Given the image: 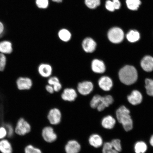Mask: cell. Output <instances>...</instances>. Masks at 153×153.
Masks as SVG:
<instances>
[{
    "label": "cell",
    "mask_w": 153,
    "mask_h": 153,
    "mask_svg": "<svg viewBox=\"0 0 153 153\" xmlns=\"http://www.w3.org/2000/svg\"><path fill=\"white\" fill-rule=\"evenodd\" d=\"M117 120L121 124L124 131H131L133 128V121L131 115L130 110L124 105H122L116 112Z\"/></svg>",
    "instance_id": "cell-1"
},
{
    "label": "cell",
    "mask_w": 153,
    "mask_h": 153,
    "mask_svg": "<svg viewBox=\"0 0 153 153\" xmlns=\"http://www.w3.org/2000/svg\"><path fill=\"white\" fill-rule=\"evenodd\" d=\"M120 81L127 85H132L137 81V71L134 67L127 65L120 70L119 73Z\"/></svg>",
    "instance_id": "cell-2"
},
{
    "label": "cell",
    "mask_w": 153,
    "mask_h": 153,
    "mask_svg": "<svg viewBox=\"0 0 153 153\" xmlns=\"http://www.w3.org/2000/svg\"><path fill=\"white\" fill-rule=\"evenodd\" d=\"M31 130L30 124L24 118H20L17 122L15 129V132L17 134L23 136L29 133Z\"/></svg>",
    "instance_id": "cell-3"
},
{
    "label": "cell",
    "mask_w": 153,
    "mask_h": 153,
    "mask_svg": "<svg viewBox=\"0 0 153 153\" xmlns=\"http://www.w3.org/2000/svg\"><path fill=\"white\" fill-rule=\"evenodd\" d=\"M108 39L111 42L119 43L123 41L124 33L121 28L114 27L111 28L108 33Z\"/></svg>",
    "instance_id": "cell-4"
},
{
    "label": "cell",
    "mask_w": 153,
    "mask_h": 153,
    "mask_svg": "<svg viewBox=\"0 0 153 153\" xmlns=\"http://www.w3.org/2000/svg\"><path fill=\"white\" fill-rule=\"evenodd\" d=\"M17 88L19 90H29L33 86V81L31 78L27 76H21L17 78L16 82Z\"/></svg>",
    "instance_id": "cell-5"
},
{
    "label": "cell",
    "mask_w": 153,
    "mask_h": 153,
    "mask_svg": "<svg viewBox=\"0 0 153 153\" xmlns=\"http://www.w3.org/2000/svg\"><path fill=\"white\" fill-rule=\"evenodd\" d=\"M47 117L49 123L53 125H58L62 120V112L58 108H53L49 111Z\"/></svg>",
    "instance_id": "cell-6"
},
{
    "label": "cell",
    "mask_w": 153,
    "mask_h": 153,
    "mask_svg": "<svg viewBox=\"0 0 153 153\" xmlns=\"http://www.w3.org/2000/svg\"><path fill=\"white\" fill-rule=\"evenodd\" d=\"M42 136L45 142L49 143L55 142L57 138V134L51 126H47L43 128L42 131Z\"/></svg>",
    "instance_id": "cell-7"
},
{
    "label": "cell",
    "mask_w": 153,
    "mask_h": 153,
    "mask_svg": "<svg viewBox=\"0 0 153 153\" xmlns=\"http://www.w3.org/2000/svg\"><path fill=\"white\" fill-rule=\"evenodd\" d=\"M93 89V84L90 81L80 82L77 85L78 92L82 95L87 96L90 94Z\"/></svg>",
    "instance_id": "cell-8"
},
{
    "label": "cell",
    "mask_w": 153,
    "mask_h": 153,
    "mask_svg": "<svg viewBox=\"0 0 153 153\" xmlns=\"http://www.w3.org/2000/svg\"><path fill=\"white\" fill-rule=\"evenodd\" d=\"M97 43L91 37H87L82 41L81 46L85 52L88 53H92L95 51L97 48Z\"/></svg>",
    "instance_id": "cell-9"
},
{
    "label": "cell",
    "mask_w": 153,
    "mask_h": 153,
    "mask_svg": "<svg viewBox=\"0 0 153 153\" xmlns=\"http://www.w3.org/2000/svg\"><path fill=\"white\" fill-rule=\"evenodd\" d=\"M61 97L63 100L73 102L77 98V93L76 90L73 88H67L64 90Z\"/></svg>",
    "instance_id": "cell-10"
},
{
    "label": "cell",
    "mask_w": 153,
    "mask_h": 153,
    "mask_svg": "<svg viewBox=\"0 0 153 153\" xmlns=\"http://www.w3.org/2000/svg\"><path fill=\"white\" fill-rule=\"evenodd\" d=\"M81 149V144L75 140L68 141L65 147L66 153H79Z\"/></svg>",
    "instance_id": "cell-11"
},
{
    "label": "cell",
    "mask_w": 153,
    "mask_h": 153,
    "mask_svg": "<svg viewBox=\"0 0 153 153\" xmlns=\"http://www.w3.org/2000/svg\"><path fill=\"white\" fill-rule=\"evenodd\" d=\"M13 51L14 48L12 42L7 39L0 41V53L9 55L12 53Z\"/></svg>",
    "instance_id": "cell-12"
},
{
    "label": "cell",
    "mask_w": 153,
    "mask_h": 153,
    "mask_svg": "<svg viewBox=\"0 0 153 153\" xmlns=\"http://www.w3.org/2000/svg\"><path fill=\"white\" fill-rule=\"evenodd\" d=\"M38 71L42 77L48 78L50 77L53 73V68L51 65L47 63H42L38 67Z\"/></svg>",
    "instance_id": "cell-13"
},
{
    "label": "cell",
    "mask_w": 153,
    "mask_h": 153,
    "mask_svg": "<svg viewBox=\"0 0 153 153\" xmlns=\"http://www.w3.org/2000/svg\"><path fill=\"white\" fill-rule=\"evenodd\" d=\"M127 100L130 104L133 106H136L142 102L143 95L139 91L134 90L131 92V94L128 96Z\"/></svg>",
    "instance_id": "cell-14"
},
{
    "label": "cell",
    "mask_w": 153,
    "mask_h": 153,
    "mask_svg": "<svg viewBox=\"0 0 153 153\" xmlns=\"http://www.w3.org/2000/svg\"><path fill=\"white\" fill-rule=\"evenodd\" d=\"M114 102L113 97L111 95H107L102 97L101 102L97 106V110L99 112H102L105 108L113 104Z\"/></svg>",
    "instance_id": "cell-15"
},
{
    "label": "cell",
    "mask_w": 153,
    "mask_h": 153,
    "mask_svg": "<svg viewBox=\"0 0 153 153\" xmlns=\"http://www.w3.org/2000/svg\"><path fill=\"white\" fill-rule=\"evenodd\" d=\"M116 120L111 115H107L102 118L101 122V126L106 129L111 130L113 129L115 126Z\"/></svg>",
    "instance_id": "cell-16"
},
{
    "label": "cell",
    "mask_w": 153,
    "mask_h": 153,
    "mask_svg": "<svg viewBox=\"0 0 153 153\" xmlns=\"http://www.w3.org/2000/svg\"><path fill=\"white\" fill-rule=\"evenodd\" d=\"M91 68L93 72L97 74H102L105 72V65L102 61L95 59L91 63Z\"/></svg>",
    "instance_id": "cell-17"
},
{
    "label": "cell",
    "mask_w": 153,
    "mask_h": 153,
    "mask_svg": "<svg viewBox=\"0 0 153 153\" xmlns=\"http://www.w3.org/2000/svg\"><path fill=\"white\" fill-rule=\"evenodd\" d=\"M88 142L90 145L95 148H100L103 144L102 137L97 134H91L89 137Z\"/></svg>",
    "instance_id": "cell-18"
},
{
    "label": "cell",
    "mask_w": 153,
    "mask_h": 153,
    "mask_svg": "<svg viewBox=\"0 0 153 153\" xmlns=\"http://www.w3.org/2000/svg\"><path fill=\"white\" fill-rule=\"evenodd\" d=\"M98 85L101 89L105 91L110 90L113 86V82L111 78L107 76H103L99 79Z\"/></svg>",
    "instance_id": "cell-19"
},
{
    "label": "cell",
    "mask_w": 153,
    "mask_h": 153,
    "mask_svg": "<svg viewBox=\"0 0 153 153\" xmlns=\"http://www.w3.org/2000/svg\"><path fill=\"white\" fill-rule=\"evenodd\" d=\"M141 65L145 71H152L153 70V57L150 56L144 57L141 61Z\"/></svg>",
    "instance_id": "cell-20"
},
{
    "label": "cell",
    "mask_w": 153,
    "mask_h": 153,
    "mask_svg": "<svg viewBox=\"0 0 153 153\" xmlns=\"http://www.w3.org/2000/svg\"><path fill=\"white\" fill-rule=\"evenodd\" d=\"M58 36L61 41L65 43L69 42L72 37L71 32L65 28H62L59 30Z\"/></svg>",
    "instance_id": "cell-21"
},
{
    "label": "cell",
    "mask_w": 153,
    "mask_h": 153,
    "mask_svg": "<svg viewBox=\"0 0 153 153\" xmlns=\"http://www.w3.org/2000/svg\"><path fill=\"white\" fill-rule=\"evenodd\" d=\"M13 148L11 143L7 139L0 141V152L2 153H12Z\"/></svg>",
    "instance_id": "cell-22"
},
{
    "label": "cell",
    "mask_w": 153,
    "mask_h": 153,
    "mask_svg": "<svg viewBox=\"0 0 153 153\" xmlns=\"http://www.w3.org/2000/svg\"><path fill=\"white\" fill-rule=\"evenodd\" d=\"M134 149L135 153H145L148 150V146L144 141H139L135 143Z\"/></svg>",
    "instance_id": "cell-23"
},
{
    "label": "cell",
    "mask_w": 153,
    "mask_h": 153,
    "mask_svg": "<svg viewBox=\"0 0 153 153\" xmlns=\"http://www.w3.org/2000/svg\"><path fill=\"white\" fill-rule=\"evenodd\" d=\"M126 37L130 42L134 43L139 41L140 38V35L137 30H131L128 32Z\"/></svg>",
    "instance_id": "cell-24"
},
{
    "label": "cell",
    "mask_w": 153,
    "mask_h": 153,
    "mask_svg": "<svg viewBox=\"0 0 153 153\" xmlns=\"http://www.w3.org/2000/svg\"><path fill=\"white\" fill-rule=\"evenodd\" d=\"M128 9L132 11L137 10L141 4L140 0H126Z\"/></svg>",
    "instance_id": "cell-25"
},
{
    "label": "cell",
    "mask_w": 153,
    "mask_h": 153,
    "mask_svg": "<svg viewBox=\"0 0 153 153\" xmlns=\"http://www.w3.org/2000/svg\"><path fill=\"white\" fill-rule=\"evenodd\" d=\"M102 153H119L113 148L110 142H106L103 143Z\"/></svg>",
    "instance_id": "cell-26"
},
{
    "label": "cell",
    "mask_w": 153,
    "mask_h": 153,
    "mask_svg": "<svg viewBox=\"0 0 153 153\" xmlns=\"http://www.w3.org/2000/svg\"><path fill=\"white\" fill-rule=\"evenodd\" d=\"M145 82V88L147 94L153 97V79H146Z\"/></svg>",
    "instance_id": "cell-27"
},
{
    "label": "cell",
    "mask_w": 153,
    "mask_h": 153,
    "mask_svg": "<svg viewBox=\"0 0 153 153\" xmlns=\"http://www.w3.org/2000/svg\"><path fill=\"white\" fill-rule=\"evenodd\" d=\"M102 97V96L98 94L94 96L90 102V106L92 108H97L101 102Z\"/></svg>",
    "instance_id": "cell-28"
},
{
    "label": "cell",
    "mask_w": 153,
    "mask_h": 153,
    "mask_svg": "<svg viewBox=\"0 0 153 153\" xmlns=\"http://www.w3.org/2000/svg\"><path fill=\"white\" fill-rule=\"evenodd\" d=\"M85 4L90 9H95L100 5V0H85Z\"/></svg>",
    "instance_id": "cell-29"
},
{
    "label": "cell",
    "mask_w": 153,
    "mask_h": 153,
    "mask_svg": "<svg viewBox=\"0 0 153 153\" xmlns=\"http://www.w3.org/2000/svg\"><path fill=\"white\" fill-rule=\"evenodd\" d=\"M7 64L6 55L0 53V72H3L5 69Z\"/></svg>",
    "instance_id": "cell-30"
},
{
    "label": "cell",
    "mask_w": 153,
    "mask_h": 153,
    "mask_svg": "<svg viewBox=\"0 0 153 153\" xmlns=\"http://www.w3.org/2000/svg\"><path fill=\"white\" fill-rule=\"evenodd\" d=\"M113 148L118 152H120L122 151V146L121 141L120 139H114L112 140L110 142Z\"/></svg>",
    "instance_id": "cell-31"
},
{
    "label": "cell",
    "mask_w": 153,
    "mask_h": 153,
    "mask_svg": "<svg viewBox=\"0 0 153 153\" xmlns=\"http://www.w3.org/2000/svg\"><path fill=\"white\" fill-rule=\"evenodd\" d=\"M24 151L25 153H42L41 149L31 145L27 146L25 148Z\"/></svg>",
    "instance_id": "cell-32"
},
{
    "label": "cell",
    "mask_w": 153,
    "mask_h": 153,
    "mask_svg": "<svg viewBox=\"0 0 153 153\" xmlns=\"http://www.w3.org/2000/svg\"><path fill=\"white\" fill-rule=\"evenodd\" d=\"M36 4L39 8L46 9L48 6V0H36Z\"/></svg>",
    "instance_id": "cell-33"
},
{
    "label": "cell",
    "mask_w": 153,
    "mask_h": 153,
    "mask_svg": "<svg viewBox=\"0 0 153 153\" xmlns=\"http://www.w3.org/2000/svg\"><path fill=\"white\" fill-rule=\"evenodd\" d=\"M7 131V136L9 137H11L13 136L14 133L15 129L13 128V126L11 124H7L5 126Z\"/></svg>",
    "instance_id": "cell-34"
},
{
    "label": "cell",
    "mask_w": 153,
    "mask_h": 153,
    "mask_svg": "<svg viewBox=\"0 0 153 153\" xmlns=\"http://www.w3.org/2000/svg\"><path fill=\"white\" fill-rule=\"evenodd\" d=\"M105 7L107 10L111 11V12H113L115 10V9L113 3L112 1L111 0H107L105 3Z\"/></svg>",
    "instance_id": "cell-35"
},
{
    "label": "cell",
    "mask_w": 153,
    "mask_h": 153,
    "mask_svg": "<svg viewBox=\"0 0 153 153\" xmlns=\"http://www.w3.org/2000/svg\"><path fill=\"white\" fill-rule=\"evenodd\" d=\"M59 82H60V79L56 76H51L48 80V84L52 86Z\"/></svg>",
    "instance_id": "cell-36"
},
{
    "label": "cell",
    "mask_w": 153,
    "mask_h": 153,
    "mask_svg": "<svg viewBox=\"0 0 153 153\" xmlns=\"http://www.w3.org/2000/svg\"><path fill=\"white\" fill-rule=\"evenodd\" d=\"M7 136V131L5 127H0V140L4 139Z\"/></svg>",
    "instance_id": "cell-37"
},
{
    "label": "cell",
    "mask_w": 153,
    "mask_h": 153,
    "mask_svg": "<svg viewBox=\"0 0 153 153\" xmlns=\"http://www.w3.org/2000/svg\"><path fill=\"white\" fill-rule=\"evenodd\" d=\"M5 31L4 25L2 22L0 21V39H1V38H3Z\"/></svg>",
    "instance_id": "cell-38"
},
{
    "label": "cell",
    "mask_w": 153,
    "mask_h": 153,
    "mask_svg": "<svg viewBox=\"0 0 153 153\" xmlns=\"http://www.w3.org/2000/svg\"><path fill=\"white\" fill-rule=\"evenodd\" d=\"M53 89L55 92H58L59 91L61 90L62 88V85L60 82L55 84V85H53Z\"/></svg>",
    "instance_id": "cell-39"
},
{
    "label": "cell",
    "mask_w": 153,
    "mask_h": 153,
    "mask_svg": "<svg viewBox=\"0 0 153 153\" xmlns=\"http://www.w3.org/2000/svg\"><path fill=\"white\" fill-rule=\"evenodd\" d=\"M115 9L118 10L121 7V3L119 0H112Z\"/></svg>",
    "instance_id": "cell-40"
},
{
    "label": "cell",
    "mask_w": 153,
    "mask_h": 153,
    "mask_svg": "<svg viewBox=\"0 0 153 153\" xmlns=\"http://www.w3.org/2000/svg\"><path fill=\"white\" fill-rule=\"evenodd\" d=\"M45 89L48 93L51 94H52L55 92L53 86L49 85V84L46 85Z\"/></svg>",
    "instance_id": "cell-41"
},
{
    "label": "cell",
    "mask_w": 153,
    "mask_h": 153,
    "mask_svg": "<svg viewBox=\"0 0 153 153\" xmlns=\"http://www.w3.org/2000/svg\"><path fill=\"white\" fill-rule=\"evenodd\" d=\"M149 143L152 148H153V134L151 135L150 140H149Z\"/></svg>",
    "instance_id": "cell-42"
},
{
    "label": "cell",
    "mask_w": 153,
    "mask_h": 153,
    "mask_svg": "<svg viewBox=\"0 0 153 153\" xmlns=\"http://www.w3.org/2000/svg\"><path fill=\"white\" fill-rule=\"evenodd\" d=\"M53 1L55 2L60 3L62 2V0H52Z\"/></svg>",
    "instance_id": "cell-43"
}]
</instances>
